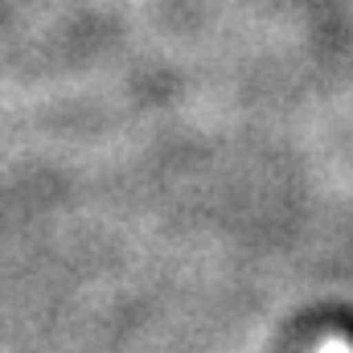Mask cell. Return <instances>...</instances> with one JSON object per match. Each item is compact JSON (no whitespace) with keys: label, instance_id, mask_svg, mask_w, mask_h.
I'll list each match as a JSON object with an SVG mask.
<instances>
[{"label":"cell","instance_id":"cell-1","mask_svg":"<svg viewBox=\"0 0 353 353\" xmlns=\"http://www.w3.org/2000/svg\"><path fill=\"white\" fill-rule=\"evenodd\" d=\"M316 353H353V345H350V341H341V337H325Z\"/></svg>","mask_w":353,"mask_h":353}]
</instances>
